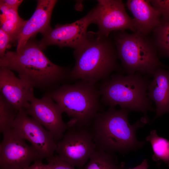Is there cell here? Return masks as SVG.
<instances>
[{"instance_id":"9","label":"cell","mask_w":169,"mask_h":169,"mask_svg":"<svg viewBox=\"0 0 169 169\" xmlns=\"http://www.w3.org/2000/svg\"><path fill=\"white\" fill-rule=\"evenodd\" d=\"M93 11L91 9L84 17L70 23L57 24L42 33L41 40L38 42L43 50L51 45L69 47L74 50L81 46L87 37V29L93 23Z\"/></svg>"},{"instance_id":"19","label":"cell","mask_w":169,"mask_h":169,"mask_svg":"<svg viewBox=\"0 0 169 169\" xmlns=\"http://www.w3.org/2000/svg\"><path fill=\"white\" fill-rule=\"evenodd\" d=\"M146 140L151 144L153 160L157 163L163 161L169 167V141L158 136L156 130L151 131Z\"/></svg>"},{"instance_id":"6","label":"cell","mask_w":169,"mask_h":169,"mask_svg":"<svg viewBox=\"0 0 169 169\" xmlns=\"http://www.w3.org/2000/svg\"><path fill=\"white\" fill-rule=\"evenodd\" d=\"M120 31L115 36V45L118 57L128 74L152 76L157 69L165 67L159 59L153 42L146 36Z\"/></svg>"},{"instance_id":"28","label":"cell","mask_w":169,"mask_h":169,"mask_svg":"<svg viewBox=\"0 0 169 169\" xmlns=\"http://www.w3.org/2000/svg\"><path fill=\"white\" fill-rule=\"evenodd\" d=\"M10 8L3 1V0L0 1V9L2 13L4 14L7 12Z\"/></svg>"},{"instance_id":"1","label":"cell","mask_w":169,"mask_h":169,"mask_svg":"<svg viewBox=\"0 0 169 169\" xmlns=\"http://www.w3.org/2000/svg\"><path fill=\"white\" fill-rule=\"evenodd\" d=\"M43 50L38 42L30 39L20 50L6 52L0 66L16 72L33 88L50 92L69 79L71 70L53 63Z\"/></svg>"},{"instance_id":"15","label":"cell","mask_w":169,"mask_h":169,"mask_svg":"<svg viewBox=\"0 0 169 169\" xmlns=\"http://www.w3.org/2000/svg\"><path fill=\"white\" fill-rule=\"evenodd\" d=\"M126 4L133 16L136 32L146 36L160 25L161 14L149 0H128Z\"/></svg>"},{"instance_id":"17","label":"cell","mask_w":169,"mask_h":169,"mask_svg":"<svg viewBox=\"0 0 169 169\" xmlns=\"http://www.w3.org/2000/svg\"><path fill=\"white\" fill-rule=\"evenodd\" d=\"M81 169H125L113 153L96 149Z\"/></svg>"},{"instance_id":"16","label":"cell","mask_w":169,"mask_h":169,"mask_svg":"<svg viewBox=\"0 0 169 169\" xmlns=\"http://www.w3.org/2000/svg\"><path fill=\"white\" fill-rule=\"evenodd\" d=\"M148 88V97L156 105L155 119L169 113V69L159 68L153 74Z\"/></svg>"},{"instance_id":"5","label":"cell","mask_w":169,"mask_h":169,"mask_svg":"<svg viewBox=\"0 0 169 169\" xmlns=\"http://www.w3.org/2000/svg\"><path fill=\"white\" fill-rule=\"evenodd\" d=\"M142 75L115 74L102 81L99 89L102 101L110 107L119 105L122 109L142 112L146 116L148 111L154 109L147 94L150 82Z\"/></svg>"},{"instance_id":"11","label":"cell","mask_w":169,"mask_h":169,"mask_svg":"<svg viewBox=\"0 0 169 169\" xmlns=\"http://www.w3.org/2000/svg\"><path fill=\"white\" fill-rule=\"evenodd\" d=\"M12 129L20 137L31 144L42 159L54 155L57 142L53 136L38 122L29 116L25 110L18 111Z\"/></svg>"},{"instance_id":"23","label":"cell","mask_w":169,"mask_h":169,"mask_svg":"<svg viewBox=\"0 0 169 169\" xmlns=\"http://www.w3.org/2000/svg\"><path fill=\"white\" fill-rule=\"evenodd\" d=\"M151 5L161 13L162 18H169V0H149Z\"/></svg>"},{"instance_id":"27","label":"cell","mask_w":169,"mask_h":169,"mask_svg":"<svg viewBox=\"0 0 169 169\" xmlns=\"http://www.w3.org/2000/svg\"><path fill=\"white\" fill-rule=\"evenodd\" d=\"M148 161L147 159H145L139 165L134 168L128 169H148Z\"/></svg>"},{"instance_id":"29","label":"cell","mask_w":169,"mask_h":169,"mask_svg":"<svg viewBox=\"0 0 169 169\" xmlns=\"http://www.w3.org/2000/svg\"><path fill=\"white\" fill-rule=\"evenodd\" d=\"M160 164H161L160 163H157V166L158 169H160Z\"/></svg>"},{"instance_id":"4","label":"cell","mask_w":169,"mask_h":169,"mask_svg":"<svg viewBox=\"0 0 169 169\" xmlns=\"http://www.w3.org/2000/svg\"><path fill=\"white\" fill-rule=\"evenodd\" d=\"M71 117L68 128L89 127L100 111V94L93 84L81 80L72 84H64L47 93Z\"/></svg>"},{"instance_id":"12","label":"cell","mask_w":169,"mask_h":169,"mask_svg":"<svg viewBox=\"0 0 169 169\" xmlns=\"http://www.w3.org/2000/svg\"><path fill=\"white\" fill-rule=\"evenodd\" d=\"M25 110L53 135L56 141L62 139L67 130V123L62 119L63 110L48 93L41 99L34 96Z\"/></svg>"},{"instance_id":"14","label":"cell","mask_w":169,"mask_h":169,"mask_svg":"<svg viewBox=\"0 0 169 169\" xmlns=\"http://www.w3.org/2000/svg\"><path fill=\"white\" fill-rule=\"evenodd\" d=\"M55 0H38L33 14L26 22L17 36L16 51L21 49L28 41L38 33L42 34L51 27L50 21Z\"/></svg>"},{"instance_id":"8","label":"cell","mask_w":169,"mask_h":169,"mask_svg":"<svg viewBox=\"0 0 169 169\" xmlns=\"http://www.w3.org/2000/svg\"><path fill=\"white\" fill-rule=\"evenodd\" d=\"M92 9L94 24H96L99 35L108 37L113 31L129 29L136 32L134 22L127 14L121 0H98Z\"/></svg>"},{"instance_id":"7","label":"cell","mask_w":169,"mask_h":169,"mask_svg":"<svg viewBox=\"0 0 169 169\" xmlns=\"http://www.w3.org/2000/svg\"><path fill=\"white\" fill-rule=\"evenodd\" d=\"M57 143L55 152L62 160L81 169L86 164L96 146L89 127L68 128Z\"/></svg>"},{"instance_id":"26","label":"cell","mask_w":169,"mask_h":169,"mask_svg":"<svg viewBox=\"0 0 169 169\" xmlns=\"http://www.w3.org/2000/svg\"><path fill=\"white\" fill-rule=\"evenodd\" d=\"M10 8L18 10L20 5L23 2L22 0H3Z\"/></svg>"},{"instance_id":"20","label":"cell","mask_w":169,"mask_h":169,"mask_svg":"<svg viewBox=\"0 0 169 169\" xmlns=\"http://www.w3.org/2000/svg\"><path fill=\"white\" fill-rule=\"evenodd\" d=\"M153 31V42L157 50L161 55L169 57V18L162 17L160 25Z\"/></svg>"},{"instance_id":"21","label":"cell","mask_w":169,"mask_h":169,"mask_svg":"<svg viewBox=\"0 0 169 169\" xmlns=\"http://www.w3.org/2000/svg\"><path fill=\"white\" fill-rule=\"evenodd\" d=\"M18 111L0 94V131L3 132L13 128Z\"/></svg>"},{"instance_id":"13","label":"cell","mask_w":169,"mask_h":169,"mask_svg":"<svg viewBox=\"0 0 169 169\" xmlns=\"http://www.w3.org/2000/svg\"><path fill=\"white\" fill-rule=\"evenodd\" d=\"M0 94L18 111L26 110L34 96L33 88L4 67L0 68Z\"/></svg>"},{"instance_id":"3","label":"cell","mask_w":169,"mask_h":169,"mask_svg":"<svg viewBox=\"0 0 169 169\" xmlns=\"http://www.w3.org/2000/svg\"><path fill=\"white\" fill-rule=\"evenodd\" d=\"M75 60L69 79H79L95 84L108 79L118 68V55L114 45L108 37L96 32H88L85 41L74 50Z\"/></svg>"},{"instance_id":"18","label":"cell","mask_w":169,"mask_h":169,"mask_svg":"<svg viewBox=\"0 0 169 169\" xmlns=\"http://www.w3.org/2000/svg\"><path fill=\"white\" fill-rule=\"evenodd\" d=\"M0 28L10 35L12 43H14L27 20L19 16L18 10L10 8L6 13L0 14Z\"/></svg>"},{"instance_id":"10","label":"cell","mask_w":169,"mask_h":169,"mask_svg":"<svg viewBox=\"0 0 169 169\" xmlns=\"http://www.w3.org/2000/svg\"><path fill=\"white\" fill-rule=\"evenodd\" d=\"M0 145V169H25L43 159L36 150L28 145L13 129L3 133Z\"/></svg>"},{"instance_id":"25","label":"cell","mask_w":169,"mask_h":169,"mask_svg":"<svg viewBox=\"0 0 169 169\" xmlns=\"http://www.w3.org/2000/svg\"><path fill=\"white\" fill-rule=\"evenodd\" d=\"M25 169H50V168L48 164H44L42 160H39L35 161L33 164Z\"/></svg>"},{"instance_id":"22","label":"cell","mask_w":169,"mask_h":169,"mask_svg":"<svg viewBox=\"0 0 169 169\" xmlns=\"http://www.w3.org/2000/svg\"><path fill=\"white\" fill-rule=\"evenodd\" d=\"M50 169H75L74 167L61 159L57 155L46 159Z\"/></svg>"},{"instance_id":"2","label":"cell","mask_w":169,"mask_h":169,"mask_svg":"<svg viewBox=\"0 0 169 169\" xmlns=\"http://www.w3.org/2000/svg\"><path fill=\"white\" fill-rule=\"evenodd\" d=\"M129 111L110 107L97 114L89 128L96 149L113 153H125L143 146L145 142L137 139L136 132L148 120L144 116L131 125L128 119Z\"/></svg>"},{"instance_id":"24","label":"cell","mask_w":169,"mask_h":169,"mask_svg":"<svg viewBox=\"0 0 169 169\" xmlns=\"http://www.w3.org/2000/svg\"><path fill=\"white\" fill-rule=\"evenodd\" d=\"M12 43L10 35L0 28V58L3 57L5 54L6 49L11 47Z\"/></svg>"}]
</instances>
